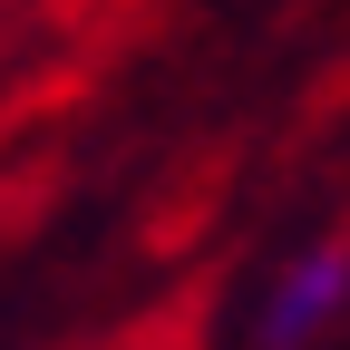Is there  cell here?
Here are the masks:
<instances>
[{
	"label": "cell",
	"mask_w": 350,
	"mask_h": 350,
	"mask_svg": "<svg viewBox=\"0 0 350 350\" xmlns=\"http://www.w3.org/2000/svg\"><path fill=\"white\" fill-rule=\"evenodd\" d=\"M350 321V243L340 234H312L273 262V282L253 301V350H321L331 331Z\"/></svg>",
	"instance_id": "obj_1"
}]
</instances>
